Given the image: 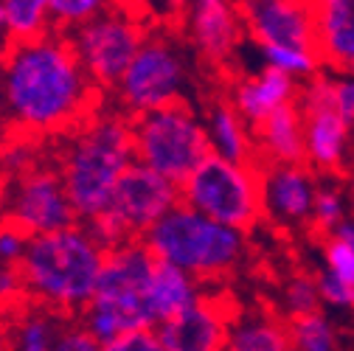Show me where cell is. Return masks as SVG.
<instances>
[{"label": "cell", "instance_id": "cell-1", "mask_svg": "<svg viewBox=\"0 0 354 351\" xmlns=\"http://www.w3.org/2000/svg\"><path fill=\"white\" fill-rule=\"evenodd\" d=\"M0 68L6 110L23 135L62 138L99 110L102 93L59 31L31 42H6Z\"/></svg>", "mask_w": 354, "mask_h": 351}, {"label": "cell", "instance_id": "cell-2", "mask_svg": "<svg viewBox=\"0 0 354 351\" xmlns=\"http://www.w3.org/2000/svg\"><path fill=\"white\" fill-rule=\"evenodd\" d=\"M132 163H136L132 118L115 107L96 110L73 133L62 135L54 166L82 225L107 208L121 174Z\"/></svg>", "mask_w": 354, "mask_h": 351}, {"label": "cell", "instance_id": "cell-3", "mask_svg": "<svg viewBox=\"0 0 354 351\" xmlns=\"http://www.w3.org/2000/svg\"><path fill=\"white\" fill-rule=\"evenodd\" d=\"M107 250L82 222L57 234L31 236L20 273L26 301L76 323L91 306Z\"/></svg>", "mask_w": 354, "mask_h": 351}, {"label": "cell", "instance_id": "cell-4", "mask_svg": "<svg viewBox=\"0 0 354 351\" xmlns=\"http://www.w3.org/2000/svg\"><path fill=\"white\" fill-rule=\"evenodd\" d=\"M158 258L144 242H127L107 250L91 306L76 321L99 345L127 334L155 329L149 312V284Z\"/></svg>", "mask_w": 354, "mask_h": 351}, {"label": "cell", "instance_id": "cell-5", "mask_svg": "<svg viewBox=\"0 0 354 351\" xmlns=\"http://www.w3.org/2000/svg\"><path fill=\"white\" fill-rule=\"evenodd\" d=\"M144 245L163 265L189 273L200 284H214L239 267L248 236L180 202L144 236Z\"/></svg>", "mask_w": 354, "mask_h": 351}, {"label": "cell", "instance_id": "cell-6", "mask_svg": "<svg viewBox=\"0 0 354 351\" xmlns=\"http://www.w3.org/2000/svg\"><path fill=\"white\" fill-rule=\"evenodd\" d=\"M136 163L152 169L174 186H183L197 166L211 158L205 121L189 102L132 118Z\"/></svg>", "mask_w": 354, "mask_h": 351}, {"label": "cell", "instance_id": "cell-7", "mask_svg": "<svg viewBox=\"0 0 354 351\" xmlns=\"http://www.w3.org/2000/svg\"><path fill=\"white\" fill-rule=\"evenodd\" d=\"M180 202L211 222L248 234L264 216L261 166L231 163L211 155L180 186Z\"/></svg>", "mask_w": 354, "mask_h": 351}, {"label": "cell", "instance_id": "cell-8", "mask_svg": "<svg viewBox=\"0 0 354 351\" xmlns=\"http://www.w3.org/2000/svg\"><path fill=\"white\" fill-rule=\"evenodd\" d=\"M174 205H180V186L169 183L141 163H132L121 174L107 208L84 222V228L104 250H113L127 242H144V236Z\"/></svg>", "mask_w": 354, "mask_h": 351}, {"label": "cell", "instance_id": "cell-9", "mask_svg": "<svg viewBox=\"0 0 354 351\" xmlns=\"http://www.w3.org/2000/svg\"><path fill=\"white\" fill-rule=\"evenodd\" d=\"M189 54L174 37L152 34L115 84V110L129 118L186 102Z\"/></svg>", "mask_w": 354, "mask_h": 351}, {"label": "cell", "instance_id": "cell-10", "mask_svg": "<svg viewBox=\"0 0 354 351\" xmlns=\"http://www.w3.org/2000/svg\"><path fill=\"white\" fill-rule=\"evenodd\" d=\"M149 31L152 28L136 9L107 3L93 20H87L82 28L71 31L68 39L87 79L104 96L115 91V84L121 82L129 62L141 51Z\"/></svg>", "mask_w": 354, "mask_h": 351}, {"label": "cell", "instance_id": "cell-11", "mask_svg": "<svg viewBox=\"0 0 354 351\" xmlns=\"http://www.w3.org/2000/svg\"><path fill=\"white\" fill-rule=\"evenodd\" d=\"M6 222L20 228L28 239L79 225L57 166H37L20 174L9 194Z\"/></svg>", "mask_w": 354, "mask_h": 351}, {"label": "cell", "instance_id": "cell-12", "mask_svg": "<svg viewBox=\"0 0 354 351\" xmlns=\"http://www.w3.org/2000/svg\"><path fill=\"white\" fill-rule=\"evenodd\" d=\"M298 110L304 118V155L315 169L332 171L348 152L351 126L337 115L332 102V76H315L301 84Z\"/></svg>", "mask_w": 354, "mask_h": 351}, {"label": "cell", "instance_id": "cell-13", "mask_svg": "<svg viewBox=\"0 0 354 351\" xmlns=\"http://www.w3.org/2000/svg\"><path fill=\"white\" fill-rule=\"evenodd\" d=\"M245 31L259 48H304L315 51V12L304 0H248L239 3Z\"/></svg>", "mask_w": 354, "mask_h": 351}, {"label": "cell", "instance_id": "cell-14", "mask_svg": "<svg viewBox=\"0 0 354 351\" xmlns=\"http://www.w3.org/2000/svg\"><path fill=\"white\" fill-rule=\"evenodd\" d=\"M186 34L194 51L211 62L225 65L236 54L245 31L239 3L228 0H197L186 6Z\"/></svg>", "mask_w": 354, "mask_h": 351}, {"label": "cell", "instance_id": "cell-15", "mask_svg": "<svg viewBox=\"0 0 354 351\" xmlns=\"http://www.w3.org/2000/svg\"><path fill=\"white\" fill-rule=\"evenodd\" d=\"M318 183L306 166H261L264 214L284 225H298L313 216Z\"/></svg>", "mask_w": 354, "mask_h": 351}, {"label": "cell", "instance_id": "cell-16", "mask_svg": "<svg viewBox=\"0 0 354 351\" xmlns=\"http://www.w3.org/2000/svg\"><path fill=\"white\" fill-rule=\"evenodd\" d=\"M315 12V54L321 65L348 76L354 70V0H321Z\"/></svg>", "mask_w": 354, "mask_h": 351}, {"label": "cell", "instance_id": "cell-17", "mask_svg": "<svg viewBox=\"0 0 354 351\" xmlns=\"http://www.w3.org/2000/svg\"><path fill=\"white\" fill-rule=\"evenodd\" d=\"M298 93H301V84L295 79H290L279 70H270V68H261L256 76L236 82L234 93H231V104L245 118V124L250 129H256L276 110L295 104Z\"/></svg>", "mask_w": 354, "mask_h": 351}, {"label": "cell", "instance_id": "cell-18", "mask_svg": "<svg viewBox=\"0 0 354 351\" xmlns=\"http://www.w3.org/2000/svg\"><path fill=\"white\" fill-rule=\"evenodd\" d=\"M259 166H304V118L298 104L276 110L253 129Z\"/></svg>", "mask_w": 354, "mask_h": 351}, {"label": "cell", "instance_id": "cell-19", "mask_svg": "<svg viewBox=\"0 0 354 351\" xmlns=\"http://www.w3.org/2000/svg\"><path fill=\"white\" fill-rule=\"evenodd\" d=\"M203 287L205 284H200L189 273L158 261L155 273H152V284H149V312H152L155 329H160L163 323L194 310V306L208 295Z\"/></svg>", "mask_w": 354, "mask_h": 351}, {"label": "cell", "instance_id": "cell-20", "mask_svg": "<svg viewBox=\"0 0 354 351\" xmlns=\"http://www.w3.org/2000/svg\"><path fill=\"white\" fill-rule=\"evenodd\" d=\"M211 155L231 160V163H259L256 158V138L245 118L234 110L231 102H216L205 121Z\"/></svg>", "mask_w": 354, "mask_h": 351}, {"label": "cell", "instance_id": "cell-21", "mask_svg": "<svg viewBox=\"0 0 354 351\" xmlns=\"http://www.w3.org/2000/svg\"><path fill=\"white\" fill-rule=\"evenodd\" d=\"M225 351H292L287 323L270 312H234Z\"/></svg>", "mask_w": 354, "mask_h": 351}, {"label": "cell", "instance_id": "cell-22", "mask_svg": "<svg viewBox=\"0 0 354 351\" xmlns=\"http://www.w3.org/2000/svg\"><path fill=\"white\" fill-rule=\"evenodd\" d=\"M71 321L28 301V310L12 329V351H51Z\"/></svg>", "mask_w": 354, "mask_h": 351}, {"label": "cell", "instance_id": "cell-23", "mask_svg": "<svg viewBox=\"0 0 354 351\" xmlns=\"http://www.w3.org/2000/svg\"><path fill=\"white\" fill-rule=\"evenodd\" d=\"M3 31L9 42H31L51 31L48 0H6Z\"/></svg>", "mask_w": 354, "mask_h": 351}, {"label": "cell", "instance_id": "cell-24", "mask_svg": "<svg viewBox=\"0 0 354 351\" xmlns=\"http://www.w3.org/2000/svg\"><path fill=\"white\" fill-rule=\"evenodd\" d=\"M287 332L292 351H337V334L324 312L290 321Z\"/></svg>", "mask_w": 354, "mask_h": 351}, {"label": "cell", "instance_id": "cell-25", "mask_svg": "<svg viewBox=\"0 0 354 351\" xmlns=\"http://www.w3.org/2000/svg\"><path fill=\"white\" fill-rule=\"evenodd\" d=\"M261 59H264V68L270 70H279L290 79H315L318 70H321V59L315 51H304V48H276V46H268L261 48Z\"/></svg>", "mask_w": 354, "mask_h": 351}, {"label": "cell", "instance_id": "cell-26", "mask_svg": "<svg viewBox=\"0 0 354 351\" xmlns=\"http://www.w3.org/2000/svg\"><path fill=\"white\" fill-rule=\"evenodd\" d=\"M107 3L104 0H48V15H51V31L71 34L82 28L87 20H93Z\"/></svg>", "mask_w": 354, "mask_h": 351}, {"label": "cell", "instance_id": "cell-27", "mask_svg": "<svg viewBox=\"0 0 354 351\" xmlns=\"http://www.w3.org/2000/svg\"><path fill=\"white\" fill-rule=\"evenodd\" d=\"M309 222H313V228L318 234H324L326 239L335 236L337 228L346 222V202H343V194L335 186H318Z\"/></svg>", "mask_w": 354, "mask_h": 351}, {"label": "cell", "instance_id": "cell-28", "mask_svg": "<svg viewBox=\"0 0 354 351\" xmlns=\"http://www.w3.org/2000/svg\"><path fill=\"white\" fill-rule=\"evenodd\" d=\"M284 306H287L290 321L321 312V295H318L315 276H306V273L292 276L284 287Z\"/></svg>", "mask_w": 354, "mask_h": 351}, {"label": "cell", "instance_id": "cell-29", "mask_svg": "<svg viewBox=\"0 0 354 351\" xmlns=\"http://www.w3.org/2000/svg\"><path fill=\"white\" fill-rule=\"evenodd\" d=\"M324 261L326 270L332 276H337L340 281H346L348 287H354V250L340 239V236H329L324 245Z\"/></svg>", "mask_w": 354, "mask_h": 351}, {"label": "cell", "instance_id": "cell-30", "mask_svg": "<svg viewBox=\"0 0 354 351\" xmlns=\"http://www.w3.org/2000/svg\"><path fill=\"white\" fill-rule=\"evenodd\" d=\"M315 281H318L321 303L335 306V310H351V303H354V287H348L346 281H340L337 276H332L326 267L315 276Z\"/></svg>", "mask_w": 354, "mask_h": 351}, {"label": "cell", "instance_id": "cell-31", "mask_svg": "<svg viewBox=\"0 0 354 351\" xmlns=\"http://www.w3.org/2000/svg\"><path fill=\"white\" fill-rule=\"evenodd\" d=\"M26 247H28V236L20 228H15L12 222L0 225V265L3 267H20Z\"/></svg>", "mask_w": 354, "mask_h": 351}, {"label": "cell", "instance_id": "cell-32", "mask_svg": "<svg viewBox=\"0 0 354 351\" xmlns=\"http://www.w3.org/2000/svg\"><path fill=\"white\" fill-rule=\"evenodd\" d=\"M99 351H163L158 329H141V332H127L104 345H99Z\"/></svg>", "mask_w": 354, "mask_h": 351}, {"label": "cell", "instance_id": "cell-33", "mask_svg": "<svg viewBox=\"0 0 354 351\" xmlns=\"http://www.w3.org/2000/svg\"><path fill=\"white\" fill-rule=\"evenodd\" d=\"M17 301H26V284L20 267H3L0 265V306L12 310Z\"/></svg>", "mask_w": 354, "mask_h": 351}, {"label": "cell", "instance_id": "cell-34", "mask_svg": "<svg viewBox=\"0 0 354 351\" xmlns=\"http://www.w3.org/2000/svg\"><path fill=\"white\" fill-rule=\"evenodd\" d=\"M332 102L337 115L354 126V76H337L332 79Z\"/></svg>", "mask_w": 354, "mask_h": 351}, {"label": "cell", "instance_id": "cell-35", "mask_svg": "<svg viewBox=\"0 0 354 351\" xmlns=\"http://www.w3.org/2000/svg\"><path fill=\"white\" fill-rule=\"evenodd\" d=\"M51 351H99V343L79 323H68V329L62 332V337L57 340V345Z\"/></svg>", "mask_w": 354, "mask_h": 351}, {"label": "cell", "instance_id": "cell-36", "mask_svg": "<svg viewBox=\"0 0 354 351\" xmlns=\"http://www.w3.org/2000/svg\"><path fill=\"white\" fill-rule=\"evenodd\" d=\"M335 236H340V239L354 250V216H348V219H346V222L337 228V234H335Z\"/></svg>", "mask_w": 354, "mask_h": 351}, {"label": "cell", "instance_id": "cell-37", "mask_svg": "<svg viewBox=\"0 0 354 351\" xmlns=\"http://www.w3.org/2000/svg\"><path fill=\"white\" fill-rule=\"evenodd\" d=\"M6 205H9V197H6L3 186H0V225L6 222Z\"/></svg>", "mask_w": 354, "mask_h": 351}, {"label": "cell", "instance_id": "cell-38", "mask_svg": "<svg viewBox=\"0 0 354 351\" xmlns=\"http://www.w3.org/2000/svg\"><path fill=\"white\" fill-rule=\"evenodd\" d=\"M0 28H3V3H0Z\"/></svg>", "mask_w": 354, "mask_h": 351}, {"label": "cell", "instance_id": "cell-39", "mask_svg": "<svg viewBox=\"0 0 354 351\" xmlns=\"http://www.w3.org/2000/svg\"><path fill=\"white\" fill-rule=\"evenodd\" d=\"M351 312H354V303H351Z\"/></svg>", "mask_w": 354, "mask_h": 351}]
</instances>
